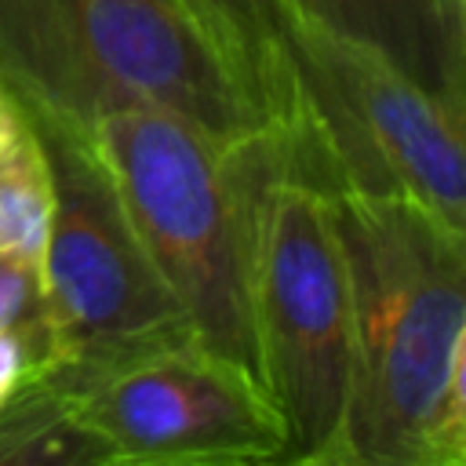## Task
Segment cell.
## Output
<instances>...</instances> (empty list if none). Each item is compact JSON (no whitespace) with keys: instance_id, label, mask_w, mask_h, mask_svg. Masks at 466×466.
Masks as SVG:
<instances>
[{"instance_id":"9c48e42d","label":"cell","mask_w":466,"mask_h":466,"mask_svg":"<svg viewBox=\"0 0 466 466\" xmlns=\"http://www.w3.org/2000/svg\"><path fill=\"white\" fill-rule=\"evenodd\" d=\"M204 33L237 69L273 135L302 146V95H299V18L291 0H182Z\"/></svg>"},{"instance_id":"30bf717a","label":"cell","mask_w":466,"mask_h":466,"mask_svg":"<svg viewBox=\"0 0 466 466\" xmlns=\"http://www.w3.org/2000/svg\"><path fill=\"white\" fill-rule=\"evenodd\" d=\"M0 462H98L51 371L0 408Z\"/></svg>"},{"instance_id":"7c38bea8","label":"cell","mask_w":466,"mask_h":466,"mask_svg":"<svg viewBox=\"0 0 466 466\" xmlns=\"http://www.w3.org/2000/svg\"><path fill=\"white\" fill-rule=\"evenodd\" d=\"M47 371H55V350L44 320L0 328V408Z\"/></svg>"},{"instance_id":"8fae6325","label":"cell","mask_w":466,"mask_h":466,"mask_svg":"<svg viewBox=\"0 0 466 466\" xmlns=\"http://www.w3.org/2000/svg\"><path fill=\"white\" fill-rule=\"evenodd\" d=\"M51 222V171L36 131L29 127L0 153V251L40 258Z\"/></svg>"},{"instance_id":"ba28073f","label":"cell","mask_w":466,"mask_h":466,"mask_svg":"<svg viewBox=\"0 0 466 466\" xmlns=\"http://www.w3.org/2000/svg\"><path fill=\"white\" fill-rule=\"evenodd\" d=\"M295 18L390 58L437 98L462 106L466 33L437 0H291Z\"/></svg>"},{"instance_id":"7a4b0ae2","label":"cell","mask_w":466,"mask_h":466,"mask_svg":"<svg viewBox=\"0 0 466 466\" xmlns=\"http://www.w3.org/2000/svg\"><path fill=\"white\" fill-rule=\"evenodd\" d=\"M84 138L193 339L255 371L251 240L262 189L288 167L280 135L222 146L164 109L116 106Z\"/></svg>"},{"instance_id":"3957f363","label":"cell","mask_w":466,"mask_h":466,"mask_svg":"<svg viewBox=\"0 0 466 466\" xmlns=\"http://www.w3.org/2000/svg\"><path fill=\"white\" fill-rule=\"evenodd\" d=\"M0 84L80 135L116 106L164 109L222 146L273 131L182 0H0Z\"/></svg>"},{"instance_id":"5bb4252c","label":"cell","mask_w":466,"mask_h":466,"mask_svg":"<svg viewBox=\"0 0 466 466\" xmlns=\"http://www.w3.org/2000/svg\"><path fill=\"white\" fill-rule=\"evenodd\" d=\"M25 131H29V120H25L22 102L0 84V153H4L7 146H15Z\"/></svg>"},{"instance_id":"4fadbf2b","label":"cell","mask_w":466,"mask_h":466,"mask_svg":"<svg viewBox=\"0 0 466 466\" xmlns=\"http://www.w3.org/2000/svg\"><path fill=\"white\" fill-rule=\"evenodd\" d=\"M33 320H44L36 258L18 251H0V328H18Z\"/></svg>"},{"instance_id":"277c9868","label":"cell","mask_w":466,"mask_h":466,"mask_svg":"<svg viewBox=\"0 0 466 466\" xmlns=\"http://www.w3.org/2000/svg\"><path fill=\"white\" fill-rule=\"evenodd\" d=\"M255 375L284 426V462L346 466L353 317L331 197L277 171L251 240Z\"/></svg>"},{"instance_id":"6da1fadb","label":"cell","mask_w":466,"mask_h":466,"mask_svg":"<svg viewBox=\"0 0 466 466\" xmlns=\"http://www.w3.org/2000/svg\"><path fill=\"white\" fill-rule=\"evenodd\" d=\"M353 364L346 466L466 462V233L393 193H335Z\"/></svg>"},{"instance_id":"9a60e30c","label":"cell","mask_w":466,"mask_h":466,"mask_svg":"<svg viewBox=\"0 0 466 466\" xmlns=\"http://www.w3.org/2000/svg\"><path fill=\"white\" fill-rule=\"evenodd\" d=\"M437 4H441V11L448 15V22L466 33V0H437Z\"/></svg>"},{"instance_id":"8992f818","label":"cell","mask_w":466,"mask_h":466,"mask_svg":"<svg viewBox=\"0 0 466 466\" xmlns=\"http://www.w3.org/2000/svg\"><path fill=\"white\" fill-rule=\"evenodd\" d=\"M302 171L335 193H393L466 233L462 109L371 47L299 22Z\"/></svg>"},{"instance_id":"52a82bcc","label":"cell","mask_w":466,"mask_h":466,"mask_svg":"<svg viewBox=\"0 0 466 466\" xmlns=\"http://www.w3.org/2000/svg\"><path fill=\"white\" fill-rule=\"evenodd\" d=\"M51 375L98 462H284V426L258 375L197 339L142 350L91 375Z\"/></svg>"},{"instance_id":"5b68a950","label":"cell","mask_w":466,"mask_h":466,"mask_svg":"<svg viewBox=\"0 0 466 466\" xmlns=\"http://www.w3.org/2000/svg\"><path fill=\"white\" fill-rule=\"evenodd\" d=\"M25 120L51 171V222L36 269L55 371L91 375L193 339L91 142L51 116L25 113Z\"/></svg>"}]
</instances>
